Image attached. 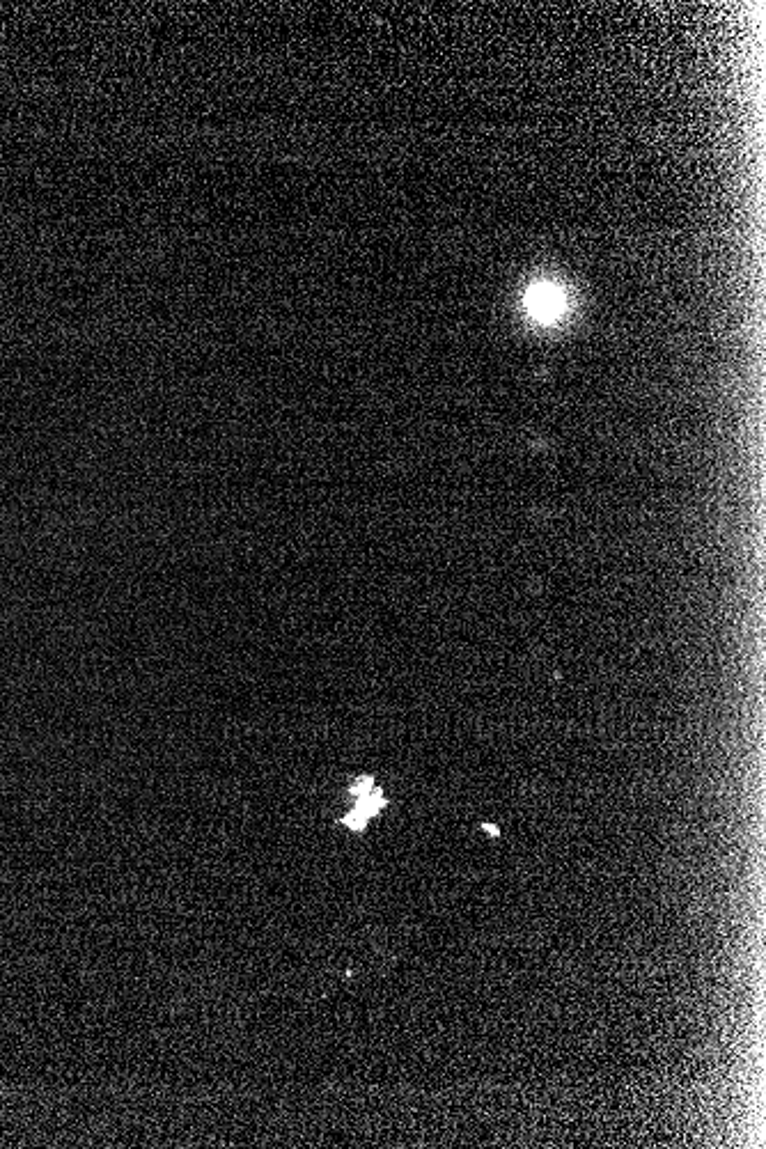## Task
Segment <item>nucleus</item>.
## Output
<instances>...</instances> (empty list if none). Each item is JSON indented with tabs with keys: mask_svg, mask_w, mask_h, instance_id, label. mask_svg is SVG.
<instances>
[{
	"mask_svg": "<svg viewBox=\"0 0 766 1149\" xmlns=\"http://www.w3.org/2000/svg\"><path fill=\"white\" fill-rule=\"evenodd\" d=\"M523 308H526V315L535 324L553 326L562 322V317L569 312V294L558 283L537 280V283L528 287L526 296H523Z\"/></svg>",
	"mask_w": 766,
	"mask_h": 1149,
	"instance_id": "f257e3e1",
	"label": "nucleus"
}]
</instances>
